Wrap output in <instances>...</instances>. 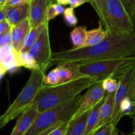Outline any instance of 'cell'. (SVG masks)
Listing matches in <instances>:
<instances>
[{"instance_id": "obj_1", "label": "cell", "mask_w": 135, "mask_h": 135, "mask_svg": "<svg viewBox=\"0 0 135 135\" xmlns=\"http://www.w3.org/2000/svg\"><path fill=\"white\" fill-rule=\"evenodd\" d=\"M135 57V34H109L100 43L79 49L54 51L50 67L63 63H88Z\"/></svg>"}, {"instance_id": "obj_2", "label": "cell", "mask_w": 135, "mask_h": 135, "mask_svg": "<svg viewBox=\"0 0 135 135\" xmlns=\"http://www.w3.org/2000/svg\"><path fill=\"white\" fill-rule=\"evenodd\" d=\"M91 76H83L72 81L54 86L44 84L31 106L40 113L67 103L96 83Z\"/></svg>"}, {"instance_id": "obj_3", "label": "cell", "mask_w": 135, "mask_h": 135, "mask_svg": "<svg viewBox=\"0 0 135 135\" xmlns=\"http://www.w3.org/2000/svg\"><path fill=\"white\" fill-rule=\"evenodd\" d=\"M90 3L109 34H135V25L121 0H90Z\"/></svg>"}, {"instance_id": "obj_4", "label": "cell", "mask_w": 135, "mask_h": 135, "mask_svg": "<svg viewBox=\"0 0 135 135\" xmlns=\"http://www.w3.org/2000/svg\"><path fill=\"white\" fill-rule=\"evenodd\" d=\"M83 95L55 108L40 113L25 135H46L59 125L67 123L79 109Z\"/></svg>"}, {"instance_id": "obj_5", "label": "cell", "mask_w": 135, "mask_h": 135, "mask_svg": "<svg viewBox=\"0 0 135 135\" xmlns=\"http://www.w3.org/2000/svg\"><path fill=\"white\" fill-rule=\"evenodd\" d=\"M45 75L46 73L40 69L31 71L30 77L19 94L0 117V129L3 128L31 106L37 94L44 85Z\"/></svg>"}, {"instance_id": "obj_6", "label": "cell", "mask_w": 135, "mask_h": 135, "mask_svg": "<svg viewBox=\"0 0 135 135\" xmlns=\"http://www.w3.org/2000/svg\"><path fill=\"white\" fill-rule=\"evenodd\" d=\"M135 63V57L96 61L81 63L80 72L85 76L95 78L102 82L107 78L118 79L123 73Z\"/></svg>"}, {"instance_id": "obj_7", "label": "cell", "mask_w": 135, "mask_h": 135, "mask_svg": "<svg viewBox=\"0 0 135 135\" xmlns=\"http://www.w3.org/2000/svg\"><path fill=\"white\" fill-rule=\"evenodd\" d=\"M118 89L115 93V108L111 123L117 126L121 102L125 98L135 100V63L127 69L119 78Z\"/></svg>"}, {"instance_id": "obj_8", "label": "cell", "mask_w": 135, "mask_h": 135, "mask_svg": "<svg viewBox=\"0 0 135 135\" xmlns=\"http://www.w3.org/2000/svg\"><path fill=\"white\" fill-rule=\"evenodd\" d=\"M28 52L35 59L40 70L46 73L50 68L53 54L50 46L49 24L30 47Z\"/></svg>"}, {"instance_id": "obj_9", "label": "cell", "mask_w": 135, "mask_h": 135, "mask_svg": "<svg viewBox=\"0 0 135 135\" xmlns=\"http://www.w3.org/2000/svg\"><path fill=\"white\" fill-rule=\"evenodd\" d=\"M80 64L76 63H63L57 65L56 67L44 76V84L54 86L72 81L85 76L80 72Z\"/></svg>"}, {"instance_id": "obj_10", "label": "cell", "mask_w": 135, "mask_h": 135, "mask_svg": "<svg viewBox=\"0 0 135 135\" xmlns=\"http://www.w3.org/2000/svg\"><path fill=\"white\" fill-rule=\"evenodd\" d=\"M105 92H106L103 86L102 81L96 82L92 84L88 88L86 92L83 95V98L79 109L74 115L73 117L92 109L96 104L104 98L106 96Z\"/></svg>"}, {"instance_id": "obj_11", "label": "cell", "mask_w": 135, "mask_h": 135, "mask_svg": "<svg viewBox=\"0 0 135 135\" xmlns=\"http://www.w3.org/2000/svg\"><path fill=\"white\" fill-rule=\"evenodd\" d=\"M18 51L12 44L0 46V74L1 79L7 73H13L20 68Z\"/></svg>"}, {"instance_id": "obj_12", "label": "cell", "mask_w": 135, "mask_h": 135, "mask_svg": "<svg viewBox=\"0 0 135 135\" xmlns=\"http://www.w3.org/2000/svg\"><path fill=\"white\" fill-rule=\"evenodd\" d=\"M51 0H30V18L31 28L37 27L46 21V11Z\"/></svg>"}, {"instance_id": "obj_13", "label": "cell", "mask_w": 135, "mask_h": 135, "mask_svg": "<svg viewBox=\"0 0 135 135\" xmlns=\"http://www.w3.org/2000/svg\"><path fill=\"white\" fill-rule=\"evenodd\" d=\"M39 114L36 108L30 106L21 115L18 116L17 123L10 135H25Z\"/></svg>"}, {"instance_id": "obj_14", "label": "cell", "mask_w": 135, "mask_h": 135, "mask_svg": "<svg viewBox=\"0 0 135 135\" xmlns=\"http://www.w3.org/2000/svg\"><path fill=\"white\" fill-rule=\"evenodd\" d=\"M31 28L30 18H27L22 22L13 25L11 27L12 45L18 52L23 47L25 38Z\"/></svg>"}, {"instance_id": "obj_15", "label": "cell", "mask_w": 135, "mask_h": 135, "mask_svg": "<svg viewBox=\"0 0 135 135\" xmlns=\"http://www.w3.org/2000/svg\"><path fill=\"white\" fill-rule=\"evenodd\" d=\"M30 1L17 5L5 7L7 13L6 20H7L11 26L17 25L28 18L30 15Z\"/></svg>"}, {"instance_id": "obj_16", "label": "cell", "mask_w": 135, "mask_h": 135, "mask_svg": "<svg viewBox=\"0 0 135 135\" xmlns=\"http://www.w3.org/2000/svg\"><path fill=\"white\" fill-rule=\"evenodd\" d=\"M114 108L115 93L107 94L105 100L100 109L98 122L94 131L103 125L111 123L114 113Z\"/></svg>"}, {"instance_id": "obj_17", "label": "cell", "mask_w": 135, "mask_h": 135, "mask_svg": "<svg viewBox=\"0 0 135 135\" xmlns=\"http://www.w3.org/2000/svg\"><path fill=\"white\" fill-rule=\"evenodd\" d=\"M91 110L92 109L73 117L67 124V131L65 135H84L88 116Z\"/></svg>"}, {"instance_id": "obj_18", "label": "cell", "mask_w": 135, "mask_h": 135, "mask_svg": "<svg viewBox=\"0 0 135 135\" xmlns=\"http://www.w3.org/2000/svg\"><path fill=\"white\" fill-rule=\"evenodd\" d=\"M108 36V32L104 29L102 24L99 21V26L96 28L88 30L87 40L84 47L92 46L100 43Z\"/></svg>"}, {"instance_id": "obj_19", "label": "cell", "mask_w": 135, "mask_h": 135, "mask_svg": "<svg viewBox=\"0 0 135 135\" xmlns=\"http://www.w3.org/2000/svg\"><path fill=\"white\" fill-rule=\"evenodd\" d=\"M48 24L49 21L46 20L43 23H42L40 25L37 26V27H34L30 28V31L28 33L27 36H26V38H25L23 47H22V50L21 51V52H28L30 47L34 44V42L36 41V40L38 39V38L42 32L43 31L44 29L46 28V26Z\"/></svg>"}, {"instance_id": "obj_20", "label": "cell", "mask_w": 135, "mask_h": 135, "mask_svg": "<svg viewBox=\"0 0 135 135\" xmlns=\"http://www.w3.org/2000/svg\"><path fill=\"white\" fill-rule=\"evenodd\" d=\"M86 27L84 26H76L70 34L73 49H79L84 46L87 40Z\"/></svg>"}, {"instance_id": "obj_21", "label": "cell", "mask_w": 135, "mask_h": 135, "mask_svg": "<svg viewBox=\"0 0 135 135\" xmlns=\"http://www.w3.org/2000/svg\"><path fill=\"white\" fill-rule=\"evenodd\" d=\"M105 98H106V96L104 97V98L102 101H100L98 104H96L91 110L89 116H88L86 129L84 135H90L94 131L98 122L100 109H101V107L102 104H104V101L105 100Z\"/></svg>"}, {"instance_id": "obj_22", "label": "cell", "mask_w": 135, "mask_h": 135, "mask_svg": "<svg viewBox=\"0 0 135 135\" xmlns=\"http://www.w3.org/2000/svg\"><path fill=\"white\" fill-rule=\"evenodd\" d=\"M18 59H19L20 65L21 67H25L30 71L40 69L35 59L29 54V52L20 51L18 53Z\"/></svg>"}, {"instance_id": "obj_23", "label": "cell", "mask_w": 135, "mask_h": 135, "mask_svg": "<svg viewBox=\"0 0 135 135\" xmlns=\"http://www.w3.org/2000/svg\"><path fill=\"white\" fill-rule=\"evenodd\" d=\"M65 8L63 5L58 4L57 3H53L48 6L46 11V18L48 21L54 19L57 16L63 14L65 11Z\"/></svg>"}, {"instance_id": "obj_24", "label": "cell", "mask_w": 135, "mask_h": 135, "mask_svg": "<svg viewBox=\"0 0 135 135\" xmlns=\"http://www.w3.org/2000/svg\"><path fill=\"white\" fill-rule=\"evenodd\" d=\"M90 135H119V131L116 125L109 123L100 127Z\"/></svg>"}, {"instance_id": "obj_25", "label": "cell", "mask_w": 135, "mask_h": 135, "mask_svg": "<svg viewBox=\"0 0 135 135\" xmlns=\"http://www.w3.org/2000/svg\"><path fill=\"white\" fill-rule=\"evenodd\" d=\"M134 100L131 98H125L121 102L119 111V121L121 120L124 116H128L131 110L133 109L134 105Z\"/></svg>"}, {"instance_id": "obj_26", "label": "cell", "mask_w": 135, "mask_h": 135, "mask_svg": "<svg viewBox=\"0 0 135 135\" xmlns=\"http://www.w3.org/2000/svg\"><path fill=\"white\" fill-rule=\"evenodd\" d=\"M102 83L103 86L107 94L115 93L119 85V79L113 77L107 78L106 79L103 80Z\"/></svg>"}, {"instance_id": "obj_27", "label": "cell", "mask_w": 135, "mask_h": 135, "mask_svg": "<svg viewBox=\"0 0 135 135\" xmlns=\"http://www.w3.org/2000/svg\"><path fill=\"white\" fill-rule=\"evenodd\" d=\"M63 18L66 24L70 27H74L78 23V19L75 15V11L72 7L65 8L63 13Z\"/></svg>"}, {"instance_id": "obj_28", "label": "cell", "mask_w": 135, "mask_h": 135, "mask_svg": "<svg viewBox=\"0 0 135 135\" xmlns=\"http://www.w3.org/2000/svg\"><path fill=\"white\" fill-rule=\"evenodd\" d=\"M121 1L125 7L127 12L133 18L135 11V0H121Z\"/></svg>"}, {"instance_id": "obj_29", "label": "cell", "mask_w": 135, "mask_h": 135, "mask_svg": "<svg viewBox=\"0 0 135 135\" xmlns=\"http://www.w3.org/2000/svg\"><path fill=\"white\" fill-rule=\"evenodd\" d=\"M12 44L11 30L5 34H0V46Z\"/></svg>"}, {"instance_id": "obj_30", "label": "cell", "mask_w": 135, "mask_h": 135, "mask_svg": "<svg viewBox=\"0 0 135 135\" xmlns=\"http://www.w3.org/2000/svg\"><path fill=\"white\" fill-rule=\"evenodd\" d=\"M67 124H68V123L59 125L57 127L55 128L52 131H51L46 135H65L66 131H67Z\"/></svg>"}, {"instance_id": "obj_31", "label": "cell", "mask_w": 135, "mask_h": 135, "mask_svg": "<svg viewBox=\"0 0 135 135\" xmlns=\"http://www.w3.org/2000/svg\"><path fill=\"white\" fill-rule=\"evenodd\" d=\"M11 27L12 26L7 20L0 21V34H5L11 30Z\"/></svg>"}, {"instance_id": "obj_32", "label": "cell", "mask_w": 135, "mask_h": 135, "mask_svg": "<svg viewBox=\"0 0 135 135\" xmlns=\"http://www.w3.org/2000/svg\"><path fill=\"white\" fill-rule=\"evenodd\" d=\"M90 0H69V5L70 7L73 9L77 8L81 6L83 4L86 3H89Z\"/></svg>"}, {"instance_id": "obj_33", "label": "cell", "mask_w": 135, "mask_h": 135, "mask_svg": "<svg viewBox=\"0 0 135 135\" xmlns=\"http://www.w3.org/2000/svg\"><path fill=\"white\" fill-rule=\"evenodd\" d=\"M30 1V0H7V1L5 3L4 6L5 7L13 6V5H18V4L26 2V1Z\"/></svg>"}, {"instance_id": "obj_34", "label": "cell", "mask_w": 135, "mask_h": 135, "mask_svg": "<svg viewBox=\"0 0 135 135\" xmlns=\"http://www.w3.org/2000/svg\"><path fill=\"white\" fill-rule=\"evenodd\" d=\"M7 19V13L5 7H0V21Z\"/></svg>"}, {"instance_id": "obj_35", "label": "cell", "mask_w": 135, "mask_h": 135, "mask_svg": "<svg viewBox=\"0 0 135 135\" xmlns=\"http://www.w3.org/2000/svg\"><path fill=\"white\" fill-rule=\"evenodd\" d=\"M129 117H131V119H133V124L135 123V100L134 102V105H133V109L131 110V112L129 113V114L128 115Z\"/></svg>"}, {"instance_id": "obj_36", "label": "cell", "mask_w": 135, "mask_h": 135, "mask_svg": "<svg viewBox=\"0 0 135 135\" xmlns=\"http://www.w3.org/2000/svg\"><path fill=\"white\" fill-rule=\"evenodd\" d=\"M55 3L61 5H69V0H55Z\"/></svg>"}, {"instance_id": "obj_37", "label": "cell", "mask_w": 135, "mask_h": 135, "mask_svg": "<svg viewBox=\"0 0 135 135\" xmlns=\"http://www.w3.org/2000/svg\"><path fill=\"white\" fill-rule=\"evenodd\" d=\"M7 1V0H0V7L4 6Z\"/></svg>"}, {"instance_id": "obj_38", "label": "cell", "mask_w": 135, "mask_h": 135, "mask_svg": "<svg viewBox=\"0 0 135 135\" xmlns=\"http://www.w3.org/2000/svg\"><path fill=\"white\" fill-rule=\"evenodd\" d=\"M133 21L135 22V11H134V16H133Z\"/></svg>"}, {"instance_id": "obj_39", "label": "cell", "mask_w": 135, "mask_h": 135, "mask_svg": "<svg viewBox=\"0 0 135 135\" xmlns=\"http://www.w3.org/2000/svg\"><path fill=\"white\" fill-rule=\"evenodd\" d=\"M51 1H52L53 3H55V0H51Z\"/></svg>"}, {"instance_id": "obj_40", "label": "cell", "mask_w": 135, "mask_h": 135, "mask_svg": "<svg viewBox=\"0 0 135 135\" xmlns=\"http://www.w3.org/2000/svg\"><path fill=\"white\" fill-rule=\"evenodd\" d=\"M124 135H133V134H132V133H131V134H124Z\"/></svg>"}, {"instance_id": "obj_41", "label": "cell", "mask_w": 135, "mask_h": 135, "mask_svg": "<svg viewBox=\"0 0 135 135\" xmlns=\"http://www.w3.org/2000/svg\"></svg>"}]
</instances>
